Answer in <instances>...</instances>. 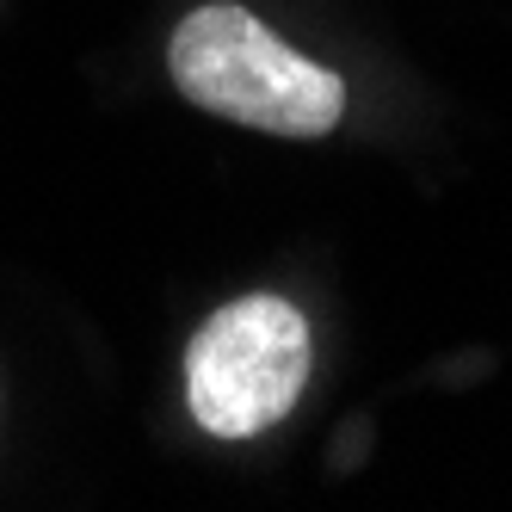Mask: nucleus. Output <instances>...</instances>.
<instances>
[{"label":"nucleus","mask_w":512,"mask_h":512,"mask_svg":"<svg viewBox=\"0 0 512 512\" xmlns=\"http://www.w3.org/2000/svg\"><path fill=\"white\" fill-rule=\"evenodd\" d=\"M167 68L192 105L272 136H327L346 112V87L334 68L297 56L235 0L186 13L167 44Z\"/></svg>","instance_id":"1"},{"label":"nucleus","mask_w":512,"mask_h":512,"mask_svg":"<svg viewBox=\"0 0 512 512\" xmlns=\"http://www.w3.org/2000/svg\"><path fill=\"white\" fill-rule=\"evenodd\" d=\"M309 383V321L284 297L216 309L186 352L192 420L216 438H253L297 408Z\"/></svg>","instance_id":"2"}]
</instances>
